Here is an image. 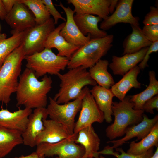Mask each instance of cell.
Instances as JSON below:
<instances>
[{
	"mask_svg": "<svg viewBox=\"0 0 158 158\" xmlns=\"http://www.w3.org/2000/svg\"><path fill=\"white\" fill-rule=\"evenodd\" d=\"M52 83L50 76L45 75L39 80L33 71L26 68L19 77L16 92L17 107L31 109L46 107Z\"/></svg>",
	"mask_w": 158,
	"mask_h": 158,
	"instance_id": "obj_1",
	"label": "cell"
},
{
	"mask_svg": "<svg viewBox=\"0 0 158 158\" xmlns=\"http://www.w3.org/2000/svg\"><path fill=\"white\" fill-rule=\"evenodd\" d=\"M25 56L22 44L6 57L0 67V102L7 104L11 95L16 92Z\"/></svg>",
	"mask_w": 158,
	"mask_h": 158,
	"instance_id": "obj_2",
	"label": "cell"
},
{
	"mask_svg": "<svg viewBox=\"0 0 158 158\" xmlns=\"http://www.w3.org/2000/svg\"><path fill=\"white\" fill-rule=\"evenodd\" d=\"M57 76L61 81L60 88L53 99L59 104L66 103L76 99L85 87L94 86L97 84L87 69L82 67L69 69L66 73H60Z\"/></svg>",
	"mask_w": 158,
	"mask_h": 158,
	"instance_id": "obj_3",
	"label": "cell"
},
{
	"mask_svg": "<svg viewBox=\"0 0 158 158\" xmlns=\"http://www.w3.org/2000/svg\"><path fill=\"white\" fill-rule=\"evenodd\" d=\"M133 107L129 96H126L122 101L113 102L111 109L114 120L105 130L106 136L110 140L123 136L128 127L142 120L144 111L135 110Z\"/></svg>",
	"mask_w": 158,
	"mask_h": 158,
	"instance_id": "obj_4",
	"label": "cell"
},
{
	"mask_svg": "<svg viewBox=\"0 0 158 158\" xmlns=\"http://www.w3.org/2000/svg\"><path fill=\"white\" fill-rule=\"evenodd\" d=\"M113 39L112 34L102 38L91 39L72 54L67 68L69 69L79 67L86 69L91 68L106 55L112 47Z\"/></svg>",
	"mask_w": 158,
	"mask_h": 158,
	"instance_id": "obj_5",
	"label": "cell"
},
{
	"mask_svg": "<svg viewBox=\"0 0 158 158\" xmlns=\"http://www.w3.org/2000/svg\"><path fill=\"white\" fill-rule=\"evenodd\" d=\"M26 68L34 72L37 78L47 74L57 75L67 67L69 59L56 55L51 49H44L25 58Z\"/></svg>",
	"mask_w": 158,
	"mask_h": 158,
	"instance_id": "obj_6",
	"label": "cell"
},
{
	"mask_svg": "<svg viewBox=\"0 0 158 158\" xmlns=\"http://www.w3.org/2000/svg\"><path fill=\"white\" fill-rule=\"evenodd\" d=\"M89 90L85 87L78 98L63 104H59L51 97L49 98V103L46 108L48 116L64 126L71 135H74L75 118L80 110L83 98Z\"/></svg>",
	"mask_w": 158,
	"mask_h": 158,
	"instance_id": "obj_7",
	"label": "cell"
},
{
	"mask_svg": "<svg viewBox=\"0 0 158 158\" xmlns=\"http://www.w3.org/2000/svg\"><path fill=\"white\" fill-rule=\"evenodd\" d=\"M77 135H74L54 143L42 142L37 145L35 152L40 156L51 157L57 156L59 158H81L85 150L75 140Z\"/></svg>",
	"mask_w": 158,
	"mask_h": 158,
	"instance_id": "obj_8",
	"label": "cell"
},
{
	"mask_svg": "<svg viewBox=\"0 0 158 158\" xmlns=\"http://www.w3.org/2000/svg\"><path fill=\"white\" fill-rule=\"evenodd\" d=\"M53 18L44 23L36 25L28 30L22 43L26 56L43 50L47 40L55 28Z\"/></svg>",
	"mask_w": 158,
	"mask_h": 158,
	"instance_id": "obj_9",
	"label": "cell"
},
{
	"mask_svg": "<svg viewBox=\"0 0 158 158\" xmlns=\"http://www.w3.org/2000/svg\"><path fill=\"white\" fill-rule=\"evenodd\" d=\"M87 91L83 98L80 112L75 123L74 134L77 135L81 129L92 125L95 122L102 123L104 120L101 111L90 91Z\"/></svg>",
	"mask_w": 158,
	"mask_h": 158,
	"instance_id": "obj_10",
	"label": "cell"
},
{
	"mask_svg": "<svg viewBox=\"0 0 158 158\" xmlns=\"http://www.w3.org/2000/svg\"><path fill=\"white\" fill-rule=\"evenodd\" d=\"M4 20L12 29V35L28 30L36 25L32 13L19 0L7 14Z\"/></svg>",
	"mask_w": 158,
	"mask_h": 158,
	"instance_id": "obj_11",
	"label": "cell"
},
{
	"mask_svg": "<svg viewBox=\"0 0 158 158\" xmlns=\"http://www.w3.org/2000/svg\"><path fill=\"white\" fill-rule=\"evenodd\" d=\"M133 2V0H118L113 13L106 19L103 20L100 23L101 30L105 31L120 23L139 26V18L134 16L132 13Z\"/></svg>",
	"mask_w": 158,
	"mask_h": 158,
	"instance_id": "obj_12",
	"label": "cell"
},
{
	"mask_svg": "<svg viewBox=\"0 0 158 158\" xmlns=\"http://www.w3.org/2000/svg\"><path fill=\"white\" fill-rule=\"evenodd\" d=\"M48 116L46 107L35 109L30 115L26 128L22 133L25 145L31 147L36 146L37 137L44 129L42 120Z\"/></svg>",
	"mask_w": 158,
	"mask_h": 158,
	"instance_id": "obj_13",
	"label": "cell"
},
{
	"mask_svg": "<svg viewBox=\"0 0 158 158\" xmlns=\"http://www.w3.org/2000/svg\"><path fill=\"white\" fill-rule=\"evenodd\" d=\"M58 6L64 11L66 19L65 25L60 32V34L70 43L81 47L89 41L90 35H83L80 32L74 19L75 12L70 7H65L60 2Z\"/></svg>",
	"mask_w": 158,
	"mask_h": 158,
	"instance_id": "obj_14",
	"label": "cell"
},
{
	"mask_svg": "<svg viewBox=\"0 0 158 158\" xmlns=\"http://www.w3.org/2000/svg\"><path fill=\"white\" fill-rule=\"evenodd\" d=\"M142 120L137 124L128 127L126 130L125 136L121 138L109 141L107 143L113 144L111 148L114 149L122 146L126 142L135 137L137 140H141L150 132L153 126L158 122V115H156L152 118H149L145 114Z\"/></svg>",
	"mask_w": 158,
	"mask_h": 158,
	"instance_id": "obj_15",
	"label": "cell"
},
{
	"mask_svg": "<svg viewBox=\"0 0 158 158\" xmlns=\"http://www.w3.org/2000/svg\"><path fill=\"white\" fill-rule=\"evenodd\" d=\"M32 109L25 108L12 112L7 109H0V127L19 131L25 130Z\"/></svg>",
	"mask_w": 158,
	"mask_h": 158,
	"instance_id": "obj_16",
	"label": "cell"
},
{
	"mask_svg": "<svg viewBox=\"0 0 158 158\" xmlns=\"http://www.w3.org/2000/svg\"><path fill=\"white\" fill-rule=\"evenodd\" d=\"M67 1L68 4L74 6V11L76 14L96 15L103 20L109 16V8L111 0H67Z\"/></svg>",
	"mask_w": 158,
	"mask_h": 158,
	"instance_id": "obj_17",
	"label": "cell"
},
{
	"mask_svg": "<svg viewBox=\"0 0 158 158\" xmlns=\"http://www.w3.org/2000/svg\"><path fill=\"white\" fill-rule=\"evenodd\" d=\"M148 48L145 47L137 52L126 54L121 57L113 56L109 66L114 74L123 76L142 61Z\"/></svg>",
	"mask_w": 158,
	"mask_h": 158,
	"instance_id": "obj_18",
	"label": "cell"
},
{
	"mask_svg": "<svg viewBox=\"0 0 158 158\" xmlns=\"http://www.w3.org/2000/svg\"><path fill=\"white\" fill-rule=\"evenodd\" d=\"M44 129L37 137L36 146L42 142L54 143L69 138L71 135L61 124L51 119L42 120Z\"/></svg>",
	"mask_w": 158,
	"mask_h": 158,
	"instance_id": "obj_19",
	"label": "cell"
},
{
	"mask_svg": "<svg viewBox=\"0 0 158 158\" xmlns=\"http://www.w3.org/2000/svg\"><path fill=\"white\" fill-rule=\"evenodd\" d=\"M75 141L84 148L85 153L83 157L99 158V155L98 153L101 140L92 125L80 130Z\"/></svg>",
	"mask_w": 158,
	"mask_h": 158,
	"instance_id": "obj_20",
	"label": "cell"
},
{
	"mask_svg": "<svg viewBox=\"0 0 158 158\" xmlns=\"http://www.w3.org/2000/svg\"><path fill=\"white\" fill-rule=\"evenodd\" d=\"M65 22L59 24L50 33L45 43V48L56 49L57 55L66 57L70 59L72 54L80 47L68 42L60 34V32L65 25Z\"/></svg>",
	"mask_w": 158,
	"mask_h": 158,
	"instance_id": "obj_21",
	"label": "cell"
},
{
	"mask_svg": "<svg viewBox=\"0 0 158 158\" xmlns=\"http://www.w3.org/2000/svg\"><path fill=\"white\" fill-rule=\"evenodd\" d=\"M73 18L80 30L84 36L90 35L91 39H95L102 38L108 35L105 31L98 28V23L102 20L99 16L87 14H76Z\"/></svg>",
	"mask_w": 158,
	"mask_h": 158,
	"instance_id": "obj_22",
	"label": "cell"
},
{
	"mask_svg": "<svg viewBox=\"0 0 158 158\" xmlns=\"http://www.w3.org/2000/svg\"><path fill=\"white\" fill-rule=\"evenodd\" d=\"M140 69L138 66L129 71L122 78L115 83L110 88L114 96L120 101H122L126 96L127 92L133 88L140 89L141 84L137 80V77L140 72Z\"/></svg>",
	"mask_w": 158,
	"mask_h": 158,
	"instance_id": "obj_23",
	"label": "cell"
},
{
	"mask_svg": "<svg viewBox=\"0 0 158 158\" xmlns=\"http://www.w3.org/2000/svg\"><path fill=\"white\" fill-rule=\"evenodd\" d=\"M90 91L99 108L103 112L106 121L111 123L113 115L111 109L112 99L114 96L110 88L108 89L96 85Z\"/></svg>",
	"mask_w": 158,
	"mask_h": 158,
	"instance_id": "obj_24",
	"label": "cell"
},
{
	"mask_svg": "<svg viewBox=\"0 0 158 158\" xmlns=\"http://www.w3.org/2000/svg\"><path fill=\"white\" fill-rule=\"evenodd\" d=\"M131 26L132 32L123 42V55L137 52L143 48L149 47L152 43L147 38L139 26L131 25Z\"/></svg>",
	"mask_w": 158,
	"mask_h": 158,
	"instance_id": "obj_25",
	"label": "cell"
},
{
	"mask_svg": "<svg viewBox=\"0 0 158 158\" xmlns=\"http://www.w3.org/2000/svg\"><path fill=\"white\" fill-rule=\"evenodd\" d=\"M109 62L106 60L100 59L88 71L91 78L99 85L109 89L115 84L114 79L107 71Z\"/></svg>",
	"mask_w": 158,
	"mask_h": 158,
	"instance_id": "obj_26",
	"label": "cell"
},
{
	"mask_svg": "<svg viewBox=\"0 0 158 158\" xmlns=\"http://www.w3.org/2000/svg\"><path fill=\"white\" fill-rule=\"evenodd\" d=\"M23 143L21 132L0 127V158L4 157L16 146Z\"/></svg>",
	"mask_w": 158,
	"mask_h": 158,
	"instance_id": "obj_27",
	"label": "cell"
},
{
	"mask_svg": "<svg viewBox=\"0 0 158 158\" xmlns=\"http://www.w3.org/2000/svg\"><path fill=\"white\" fill-rule=\"evenodd\" d=\"M158 147V122L150 132L138 142H131L127 153L139 155L145 153L152 147Z\"/></svg>",
	"mask_w": 158,
	"mask_h": 158,
	"instance_id": "obj_28",
	"label": "cell"
},
{
	"mask_svg": "<svg viewBox=\"0 0 158 158\" xmlns=\"http://www.w3.org/2000/svg\"><path fill=\"white\" fill-rule=\"evenodd\" d=\"M149 83L148 86L140 93L129 96L130 101L134 104L135 110L142 109L145 102L158 94V81L156 78V73L153 71L149 72Z\"/></svg>",
	"mask_w": 158,
	"mask_h": 158,
	"instance_id": "obj_29",
	"label": "cell"
},
{
	"mask_svg": "<svg viewBox=\"0 0 158 158\" xmlns=\"http://www.w3.org/2000/svg\"><path fill=\"white\" fill-rule=\"evenodd\" d=\"M28 30L15 33L8 38L6 34H0V67L6 57L22 44Z\"/></svg>",
	"mask_w": 158,
	"mask_h": 158,
	"instance_id": "obj_30",
	"label": "cell"
},
{
	"mask_svg": "<svg viewBox=\"0 0 158 158\" xmlns=\"http://www.w3.org/2000/svg\"><path fill=\"white\" fill-rule=\"evenodd\" d=\"M32 13L36 25L43 24L50 18V15L42 0H19Z\"/></svg>",
	"mask_w": 158,
	"mask_h": 158,
	"instance_id": "obj_31",
	"label": "cell"
},
{
	"mask_svg": "<svg viewBox=\"0 0 158 158\" xmlns=\"http://www.w3.org/2000/svg\"><path fill=\"white\" fill-rule=\"evenodd\" d=\"M116 152L111 148L110 146H105L102 150L98 152L99 155H111L116 158H150L153 154L154 147H152L146 152L139 155L129 154L125 152L122 148L117 147L116 148Z\"/></svg>",
	"mask_w": 158,
	"mask_h": 158,
	"instance_id": "obj_32",
	"label": "cell"
},
{
	"mask_svg": "<svg viewBox=\"0 0 158 158\" xmlns=\"http://www.w3.org/2000/svg\"><path fill=\"white\" fill-rule=\"evenodd\" d=\"M142 30L147 38L152 43L158 41V24L144 25Z\"/></svg>",
	"mask_w": 158,
	"mask_h": 158,
	"instance_id": "obj_33",
	"label": "cell"
},
{
	"mask_svg": "<svg viewBox=\"0 0 158 158\" xmlns=\"http://www.w3.org/2000/svg\"><path fill=\"white\" fill-rule=\"evenodd\" d=\"M43 3L46 6L50 15L53 17L55 25L57 24L59 19L66 22V19L63 17L56 10L51 0H42Z\"/></svg>",
	"mask_w": 158,
	"mask_h": 158,
	"instance_id": "obj_34",
	"label": "cell"
},
{
	"mask_svg": "<svg viewBox=\"0 0 158 158\" xmlns=\"http://www.w3.org/2000/svg\"><path fill=\"white\" fill-rule=\"evenodd\" d=\"M150 11L145 16L143 23L144 25L158 24V8L154 6L150 7Z\"/></svg>",
	"mask_w": 158,
	"mask_h": 158,
	"instance_id": "obj_35",
	"label": "cell"
},
{
	"mask_svg": "<svg viewBox=\"0 0 158 158\" xmlns=\"http://www.w3.org/2000/svg\"><path fill=\"white\" fill-rule=\"evenodd\" d=\"M158 51V41H157L152 42L151 44L149 47L143 59L138 66L140 70H143L148 66L147 63L150 57V55L151 53L156 52Z\"/></svg>",
	"mask_w": 158,
	"mask_h": 158,
	"instance_id": "obj_36",
	"label": "cell"
},
{
	"mask_svg": "<svg viewBox=\"0 0 158 158\" xmlns=\"http://www.w3.org/2000/svg\"><path fill=\"white\" fill-rule=\"evenodd\" d=\"M158 110V95L157 94L146 101L144 104L142 110L147 113L154 114V109Z\"/></svg>",
	"mask_w": 158,
	"mask_h": 158,
	"instance_id": "obj_37",
	"label": "cell"
},
{
	"mask_svg": "<svg viewBox=\"0 0 158 158\" xmlns=\"http://www.w3.org/2000/svg\"><path fill=\"white\" fill-rule=\"evenodd\" d=\"M18 1V0H1L3 5L7 14L11 10Z\"/></svg>",
	"mask_w": 158,
	"mask_h": 158,
	"instance_id": "obj_38",
	"label": "cell"
},
{
	"mask_svg": "<svg viewBox=\"0 0 158 158\" xmlns=\"http://www.w3.org/2000/svg\"><path fill=\"white\" fill-rule=\"evenodd\" d=\"M118 0H111V2L109 6V13L112 14L115 11L117 5Z\"/></svg>",
	"mask_w": 158,
	"mask_h": 158,
	"instance_id": "obj_39",
	"label": "cell"
},
{
	"mask_svg": "<svg viewBox=\"0 0 158 158\" xmlns=\"http://www.w3.org/2000/svg\"><path fill=\"white\" fill-rule=\"evenodd\" d=\"M7 14L3 5L1 0H0V18L2 20H4Z\"/></svg>",
	"mask_w": 158,
	"mask_h": 158,
	"instance_id": "obj_40",
	"label": "cell"
},
{
	"mask_svg": "<svg viewBox=\"0 0 158 158\" xmlns=\"http://www.w3.org/2000/svg\"><path fill=\"white\" fill-rule=\"evenodd\" d=\"M45 157H44L39 156L35 152H34L27 156L22 155L18 157H16L14 158H45Z\"/></svg>",
	"mask_w": 158,
	"mask_h": 158,
	"instance_id": "obj_41",
	"label": "cell"
},
{
	"mask_svg": "<svg viewBox=\"0 0 158 158\" xmlns=\"http://www.w3.org/2000/svg\"><path fill=\"white\" fill-rule=\"evenodd\" d=\"M150 158H158V147H157L154 153Z\"/></svg>",
	"mask_w": 158,
	"mask_h": 158,
	"instance_id": "obj_42",
	"label": "cell"
},
{
	"mask_svg": "<svg viewBox=\"0 0 158 158\" xmlns=\"http://www.w3.org/2000/svg\"><path fill=\"white\" fill-rule=\"evenodd\" d=\"M99 158H108L102 155H101L99 156Z\"/></svg>",
	"mask_w": 158,
	"mask_h": 158,
	"instance_id": "obj_43",
	"label": "cell"
},
{
	"mask_svg": "<svg viewBox=\"0 0 158 158\" xmlns=\"http://www.w3.org/2000/svg\"><path fill=\"white\" fill-rule=\"evenodd\" d=\"M81 158H95L94 157H88V158H84V157H82Z\"/></svg>",
	"mask_w": 158,
	"mask_h": 158,
	"instance_id": "obj_44",
	"label": "cell"
},
{
	"mask_svg": "<svg viewBox=\"0 0 158 158\" xmlns=\"http://www.w3.org/2000/svg\"><path fill=\"white\" fill-rule=\"evenodd\" d=\"M55 158H59L58 157H56Z\"/></svg>",
	"mask_w": 158,
	"mask_h": 158,
	"instance_id": "obj_45",
	"label": "cell"
}]
</instances>
